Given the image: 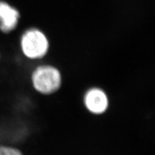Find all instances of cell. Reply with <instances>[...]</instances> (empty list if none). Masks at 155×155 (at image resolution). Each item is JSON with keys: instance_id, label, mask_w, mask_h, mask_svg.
<instances>
[{"instance_id": "cell-2", "label": "cell", "mask_w": 155, "mask_h": 155, "mask_svg": "<svg viewBox=\"0 0 155 155\" xmlns=\"http://www.w3.org/2000/svg\"><path fill=\"white\" fill-rule=\"evenodd\" d=\"M20 45L23 54L31 60L43 58L49 48L45 34L36 28H29L24 32L21 38Z\"/></svg>"}, {"instance_id": "cell-5", "label": "cell", "mask_w": 155, "mask_h": 155, "mask_svg": "<svg viewBox=\"0 0 155 155\" xmlns=\"http://www.w3.org/2000/svg\"><path fill=\"white\" fill-rule=\"evenodd\" d=\"M0 155H23L20 150L8 145H0Z\"/></svg>"}, {"instance_id": "cell-4", "label": "cell", "mask_w": 155, "mask_h": 155, "mask_svg": "<svg viewBox=\"0 0 155 155\" xmlns=\"http://www.w3.org/2000/svg\"><path fill=\"white\" fill-rule=\"evenodd\" d=\"M19 18L18 9L6 2L0 1V31L5 34L13 31L18 26Z\"/></svg>"}, {"instance_id": "cell-3", "label": "cell", "mask_w": 155, "mask_h": 155, "mask_svg": "<svg viewBox=\"0 0 155 155\" xmlns=\"http://www.w3.org/2000/svg\"><path fill=\"white\" fill-rule=\"evenodd\" d=\"M86 109L94 114H104L109 107V98L105 92L98 87H93L87 91L84 97Z\"/></svg>"}, {"instance_id": "cell-1", "label": "cell", "mask_w": 155, "mask_h": 155, "mask_svg": "<svg viewBox=\"0 0 155 155\" xmlns=\"http://www.w3.org/2000/svg\"><path fill=\"white\" fill-rule=\"evenodd\" d=\"M32 86L38 93L49 95L60 89L62 78L60 71L54 66L43 65L36 67L31 76Z\"/></svg>"}]
</instances>
